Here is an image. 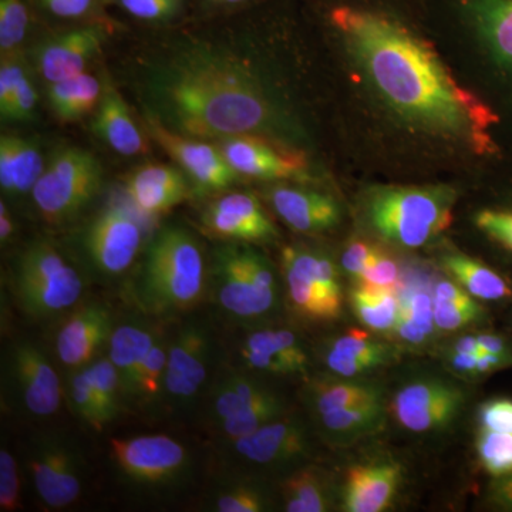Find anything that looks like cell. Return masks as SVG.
Masks as SVG:
<instances>
[{
  "mask_svg": "<svg viewBox=\"0 0 512 512\" xmlns=\"http://www.w3.org/2000/svg\"><path fill=\"white\" fill-rule=\"evenodd\" d=\"M332 20L384 99L409 117L463 140L478 153L493 150L497 116L458 84L437 53L396 20L343 6Z\"/></svg>",
  "mask_w": 512,
  "mask_h": 512,
  "instance_id": "6da1fadb",
  "label": "cell"
},
{
  "mask_svg": "<svg viewBox=\"0 0 512 512\" xmlns=\"http://www.w3.org/2000/svg\"><path fill=\"white\" fill-rule=\"evenodd\" d=\"M146 99L165 127L191 138L256 136L276 124V111L254 73L220 49H180L154 64Z\"/></svg>",
  "mask_w": 512,
  "mask_h": 512,
  "instance_id": "7a4b0ae2",
  "label": "cell"
},
{
  "mask_svg": "<svg viewBox=\"0 0 512 512\" xmlns=\"http://www.w3.org/2000/svg\"><path fill=\"white\" fill-rule=\"evenodd\" d=\"M205 289L207 269L197 239L177 225L161 228L131 288L134 301L148 315L167 318L197 306Z\"/></svg>",
  "mask_w": 512,
  "mask_h": 512,
  "instance_id": "3957f363",
  "label": "cell"
},
{
  "mask_svg": "<svg viewBox=\"0 0 512 512\" xmlns=\"http://www.w3.org/2000/svg\"><path fill=\"white\" fill-rule=\"evenodd\" d=\"M453 194L443 188H387L367 202L369 224L380 237L420 248L450 227Z\"/></svg>",
  "mask_w": 512,
  "mask_h": 512,
  "instance_id": "277c9868",
  "label": "cell"
},
{
  "mask_svg": "<svg viewBox=\"0 0 512 512\" xmlns=\"http://www.w3.org/2000/svg\"><path fill=\"white\" fill-rule=\"evenodd\" d=\"M12 292L33 319H50L73 308L84 292L82 276L52 244L36 241L16 259Z\"/></svg>",
  "mask_w": 512,
  "mask_h": 512,
  "instance_id": "5b68a950",
  "label": "cell"
},
{
  "mask_svg": "<svg viewBox=\"0 0 512 512\" xmlns=\"http://www.w3.org/2000/svg\"><path fill=\"white\" fill-rule=\"evenodd\" d=\"M212 279L218 305L234 318L258 319L278 305L279 285L274 268L255 249L237 245L218 249Z\"/></svg>",
  "mask_w": 512,
  "mask_h": 512,
  "instance_id": "8992f818",
  "label": "cell"
},
{
  "mask_svg": "<svg viewBox=\"0 0 512 512\" xmlns=\"http://www.w3.org/2000/svg\"><path fill=\"white\" fill-rule=\"evenodd\" d=\"M103 170L89 151L66 147L56 151L32 190L37 211L50 224L74 217L96 197Z\"/></svg>",
  "mask_w": 512,
  "mask_h": 512,
  "instance_id": "52a82bcc",
  "label": "cell"
},
{
  "mask_svg": "<svg viewBox=\"0 0 512 512\" xmlns=\"http://www.w3.org/2000/svg\"><path fill=\"white\" fill-rule=\"evenodd\" d=\"M286 291L295 311L303 318L332 320L342 313L343 296L338 271L328 256L301 248L282 254Z\"/></svg>",
  "mask_w": 512,
  "mask_h": 512,
  "instance_id": "ba28073f",
  "label": "cell"
},
{
  "mask_svg": "<svg viewBox=\"0 0 512 512\" xmlns=\"http://www.w3.org/2000/svg\"><path fill=\"white\" fill-rule=\"evenodd\" d=\"M466 392L443 376H419L394 393L390 412L404 430L439 433L451 427L463 412Z\"/></svg>",
  "mask_w": 512,
  "mask_h": 512,
  "instance_id": "9c48e42d",
  "label": "cell"
},
{
  "mask_svg": "<svg viewBox=\"0 0 512 512\" xmlns=\"http://www.w3.org/2000/svg\"><path fill=\"white\" fill-rule=\"evenodd\" d=\"M111 458L121 476L141 487H163L183 476L187 447L167 434H144L111 441Z\"/></svg>",
  "mask_w": 512,
  "mask_h": 512,
  "instance_id": "30bf717a",
  "label": "cell"
},
{
  "mask_svg": "<svg viewBox=\"0 0 512 512\" xmlns=\"http://www.w3.org/2000/svg\"><path fill=\"white\" fill-rule=\"evenodd\" d=\"M29 470L37 497L50 510H64L82 494V464L74 448L55 434L37 437L30 447Z\"/></svg>",
  "mask_w": 512,
  "mask_h": 512,
  "instance_id": "8fae6325",
  "label": "cell"
},
{
  "mask_svg": "<svg viewBox=\"0 0 512 512\" xmlns=\"http://www.w3.org/2000/svg\"><path fill=\"white\" fill-rule=\"evenodd\" d=\"M140 247V225L120 207L101 212L84 232L87 261L104 278H116L127 272L136 261Z\"/></svg>",
  "mask_w": 512,
  "mask_h": 512,
  "instance_id": "7c38bea8",
  "label": "cell"
},
{
  "mask_svg": "<svg viewBox=\"0 0 512 512\" xmlns=\"http://www.w3.org/2000/svg\"><path fill=\"white\" fill-rule=\"evenodd\" d=\"M147 126L151 137L201 191H224L238 180L239 174L229 165L218 146L175 133L153 116L148 117Z\"/></svg>",
  "mask_w": 512,
  "mask_h": 512,
  "instance_id": "4fadbf2b",
  "label": "cell"
},
{
  "mask_svg": "<svg viewBox=\"0 0 512 512\" xmlns=\"http://www.w3.org/2000/svg\"><path fill=\"white\" fill-rule=\"evenodd\" d=\"M9 382L23 409L50 417L62 404V384L45 353L28 340L15 343L8 355Z\"/></svg>",
  "mask_w": 512,
  "mask_h": 512,
  "instance_id": "5bb4252c",
  "label": "cell"
},
{
  "mask_svg": "<svg viewBox=\"0 0 512 512\" xmlns=\"http://www.w3.org/2000/svg\"><path fill=\"white\" fill-rule=\"evenodd\" d=\"M211 336L200 325H185L168 346L164 392L174 403H188L200 393L211 363Z\"/></svg>",
  "mask_w": 512,
  "mask_h": 512,
  "instance_id": "9a60e30c",
  "label": "cell"
},
{
  "mask_svg": "<svg viewBox=\"0 0 512 512\" xmlns=\"http://www.w3.org/2000/svg\"><path fill=\"white\" fill-rule=\"evenodd\" d=\"M217 146L239 175L286 180L301 177L308 170V161L302 153L286 150L258 136L221 138Z\"/></svg>",
  "mask_w": 512,
  "mask_h": 512,
  "instance_id": "2e32d148",
  "label": "cell"
},
{
  "mask_svg": "<svg viewBox=\"0 0 512 512\" xmlns=\"http://www.w3.org/2000/svg\"><path fill=\"white\" fill-rule=\"evenodd\" d=\"M113 330V316L106 306L96 302L80 306L57 332V357L69 369H82L93 362L104 343H109Z\"/></svg>",
  "mask_w": 512,
  "mask_h": 512,
  "instance_id": "e0dca14e",
  "label": "cell"
},
{
  "mask_svg": "<svg viewBox=\"0 0 512 512\" xmlns=\"http://www.w3.org/2000/svg\"><path fill=\"white\" fill-rule=\"evenodd\" d=\"M202 222L215 237L232 241L259 242L276 237L268 215L248 192H232L208 205Z\"/></svg>",
  "mask_w": 512,
  "mask_h": 512,
  "instance_id": "ac0fdd59",
  "label": "cell"
},
{
  "mask_svg": "<svg viewBox=\"0 0 512 512\" xmlns=\"http://www.w3.org/2000/svg\"><path fill=\"white\" fill-rule=\"evenodd\" d=\"M234 450L256 466H281L308 454V434L298 420L284 416L235 440Z\"/></svg>",
  "mask_w": 512,
  "mask_h": 512,
  "instance_id": "d6986e66",
  "label": "cell"
},
{
  "mask_svg": "<svg viewBox=\"0 0 512 512\" xmlns=\"http://www.w3.org/2000/svg\"><path fill=\"white\" fill-rule=\"evenodd\" d=\"M402 481V471L389 461L357 464L346 474L343 510L382 512L392 505Z\"/></svg>",
  "mask_w": 512,
  "mask_h": 512,
  "instance_id": "ffe728a7",
  "label": "cell"
},
{
  "mask_svg": "<svg viewBox=\"0 0 512 512\" xmlns=\"http://www.w3.org/2000/svg\"><path fill=\"white\" fill-rule=\"evenodd\" d=\"M103 33L96 28L73 30L47 40L36 52V66L47 82L56 83L84 73L99 52Z\"/></svg>",
  "mask_w": 512,
  "mask_h": 512,
  "instance_id": "44dd1931",
  "label": "cell"
},
{
  "mask_svg": "<svg viewBox=\"0 0 512 512\" xmlns=\"http://www.w3.org/2000/svg\"><path fill=\"white\" fill-rule=\"evenodd\" d=\"M269 201L286 225L299 232L328 231L340 221L338 202L320 192L293 187H275Z\"/></svg>",
  "mask_w": 512,
  "mask_h": 512,
  "instance_id": "7402d4cb",
  "label": "cell"
},
{
  "mask_svg": "<svg viewBox=\"0 0 512 512\" xmlns=\"http://www.w3.org/2000/svg\"><path fill=\"white\" fill-rule=\"evenodd\" d=\"M126 192L138 210L156 215L181 204L190 187L183 171L170 165L151 164L128 177Z\"/></svg>",
  "mask_w": 512,
  "mask_h": 512,
  "instance_id": "603a6c76",
  "label": "cell"
},
{
  "mask_svg": "<svg viewBox=\"0 0 512 512\" xmlns=\"http://www.w3.org/2000/svg\"><path fill=\"white\" fill-rule=\"evenodd\" d=\"M93 127L114 151L123 156H140L150 148L126 101L109 82L104 84Z\"/></svg>",
  "mask_w": 512,
  "mask_h": 512,
  "instance_id": "cb8c5ba5",
  "label": "cell"
},
{
  "mask_svg": "<svg viewBox=\"0 0 512 512\" xmlns=\"http://www.w3.org/2000/svg\"><path fill=\"white\" fill-rule=\"evenodd\" d=\"M323 359L330 372L348 379L387 365L394 359V352L363 330H349L329 343Z\"/></svg>",
  "mask_w": 512,
  "mask_h": 512,
  "instance_id": "d4e9b609",
  "label": "cell"
},
{
  "mask_svg": "<svg viewBox=\"0 0 512 512\" xmlns=\"http://www.w3.org/2000/svg\"><path fill=\"white\" fill-rule=\"evenodd\" d=\"M160 333L140 322H127L114 328L109 339V357L119 372L126 397H134L138 370Z\"/></svg>",
  "mask_w": 512,
  "mask_h": 512,
  "instance_id": "484cf974",
  "label": "cell"
},
{
  "mask_svg": "<svg viewBox=\"0 0 512 512\" xmlns=\"http://www.w3.org/2000/svg\"><path fill=\"white\" fill-rule=\"evenodd\" d=\"M45 171L42 154L35 144L13 136L0 140V184L9 194L33 190Z\"/></svg>",
  "mask_w": 512,
  "mask_h": 512,
  "instance_id": "4316f807",
  "label": "cell"
},
{
  "mask_svg": "<svg viewBox=\"0 0 512 512\" xmlns=\"http://www.w3.org/2000/svg\"><path fill=\"white\" fill-rule=\"evenodd\" d=\"M478 32L497 57L512 72V0H464Z\"/></svg>",
  "mask_w": 512,
  "mask_h": 512,
  "instance_id": "83f0119b",
  "label": "cell"
},
{
  "mask_svg": "<svg viewBox=\"0 0 512 512\" xmlns=\"http://www.w3.org/2000/svg\"><path fill=\"white\" fill-rule=\"evenodd\" d=\"M387 407L382 399L355 404L345 409L320 414L319 423L326 436L338 443H349L382 430Z\"/></svg>",
  "mask_w": 512,
  "mask_h": 512,
  "instance_id": "f1b7e54d",
  "label": "cell"
},
{
  "mask_svg": "<svg viewBox=\"0 0 512 512\" xmlns=\"http://www.w3.org/2000/svg\"><path fill=\"white\" fill-rule=\"evenodd\" d=\"M443 268L474 298L481 301H501L511 296L510 286L497 272L466 255L444 256Z\"/></svg>",
  "mask_w": 512,
  "mask_h": 512,
  "instance_id": "f546056e",
  "label": "cell"
},
{
  "mask_svg": "<svg viewBox=\"0 0 512 512\" xmlns=\"http://www.w3.org/2000/svg\"><path fill=\"white\" fill-rule=\"evenodd\" d=\"M103 87L90 74L82 73L63 82L50 83L47 89L50 106L60 119L76 120L96 109Z\"/></svg>",
  "mask_w": 512,
  "mask_h": 512,
  "instance_id": "4dcf8cb0",
  "label": "cell"
},
{
  "mask_svg": "<svg viewBox=\"0 0 512 512\" xmlns=\"http://www.w3.org/2000/svg\"><path fill=\"white\" fill-rule=\"evenodd\" d=\"M308 397L313 412L316 416H320L333 410L382 399L383 393L372 383L322 379L312 383Z\"/></svg>",
  "mask_w": 512,
  "mask_h": 512,
  "instance_id": "1f68e13d",
  "label": "cell"
},
{
  "mask_svg": "<svg viewBox=\"0 0 512 512\" xmlns=\"http://www.w3.org/2000/svg\"><path fill=\"white\" fill-rule=\"evenodd\" d=\"M353 312L367 328L376 332H389L396 328L400 316V303L394 289L357 285L350 293Z\"/></svg>",
  "mask_w": 512,
  "mask_h": 512,
  "instance_id": "d6a6232c",
  "label": "cell"
},
{
  "mask_svg": "<svg viewBox=\"0 0 512 512\" xmlns=\"http://www.w3.org/2000/svg\"><path fill=\"white\" fill-rule=\"evenodd\" d=\"M285 510L289 512H323L329 510L330 495L325 477L315 468L292 474L282 488Z\"/></svg>",
  "mask_w": 512,
  "mask_h": 512,
  "instance_id": "836d02e7",
  "label": "cell"
},
{
  "mask_svg": "<svg viewBox=\"0 0 512 512\" xmlns=\"http://www.w3.org/2000/svg\"><path fill=\"white\" fill-rule=\"evenodd\" d=\"M285 406L275 393L269 392L265 396L245 407L237 416L218 423L221 433L232 441L249 436L261 429L265 424L284 417Z\"/></svg>",
  "mask_w": 512,
  "mask_h": 512,
  "instance_id": "e575fe53",
  "label": "cell"
},
{
  "mask_svg": "<svg viewBox=\"0 0 512 512\" xmlns=\"http://www.w3.org/2000/svg\"><path fill=\"white\" fill-rule=\"evenodd\" d=\"M83 369L90 386L93 387L94 393L99 399L104 417H106L107 423H110L119 414L121 396H124L119 372L110 357L93 360Z\"/></svg>",
  "mask_w": 512,
  "mask_h": 512,
  "instance_id": "d590c367",
  "label": "cell"
},
{
  "mask_svg": "<svg viewBox=\"0 0 512 512\" xmlns=\"http://www.w3.org/2000/svg\"><path fill=\"white\" fill-rule=\"evenodd\" d=\"M168 346L170 340L163 335L147 353L140 370H138L136 390L133 399L141 402H154L164 392L165 369H167Z\"/></svg>",
  "mask_w": 512,
  "mask_h": 512,
  "instance_id": "8d00e7d4",
  "label": "cell"
},
{
  "mask_svg": "<svg viewBox=\"0 0 512 512\" xmlns=\"http://www.w3.org/2000/svg\"><path fill=\"white\" fill-rule=\"evenodd\" d=\"M477 454L481 466L491 476L512 474V433L481 429L477 437Z\"/></svg>",
  "mask_w": 512,
  "mask_h": 512,
  "instance_id": "74e56055",
  "label": "cell"
},
{
  "mask_svg": "<svg viewBox=\"0 0 512 512\" xmlns=\"http://www.w3.org/2000/svg\"><path fill=\"white\" fill-rule=\"evenodd\" d=\"M245 345L275 350L286 362L295 369L296 373H303L308 367L309 359L301 342L295 333L285 329H265L249 335Z\"/></svg>",
  "mask_w": 512,
  "mask_h": 512,
  "instance_id": "f35d334b",
  "label": "cell"
},
{
  "mask_svg": "<svg viewBox=\"0 0 512 512\" xmlns=\"http://www.w3.org/2000/svg\"><path fill=\"white\" fill-rule=\"evenodd\" d=\"M69 394L77 416L84 423L89 424L96 430H101L106 426L107 420L104 417L103 410H101L99 399H97L93 387L90 386L83 367L82 369L72 370V375L69 377Z\"/></svg>",
  "mask_w": 512,
  "mask_h": 512,
  "instance_id": "ab89813d",
  "label": "cell"
},
{
  "mask_svg": "<svg viewBox=\"0 0 512 512\" xmlns=\"http://www.w3.org/2000/svg\"><path fill=\"white\" fill-rule=\"evenodd\" d=\"M481 316H483V308L474 302L473 296L458 299V301H434L436 328L447 330V332L477 322Z\"/></svg>",
  "mask_w": 512,
  "mask_h": 512,
  "instance_id": "60d3db41",
  "label": "cell"
},
{
  "mask_svg": "<svg viewBox=\"0 0 512 512\" xmlns=\"http://www.w3.org/2000/svg\"><path fill=\"white\" fill-rule=\"evenodd\" d=\"M214 510L220 512H261L268 510L266 495L248 484L229 485L215 497Z\"/></svg>",
  "mask_w": 512,
  "mask_h": 512,
  "instance_id": "b9f144b4",
  "label": "cell"
},
{
  "mask_svg": "<svg viewBox=\"0 0 512 512\" xmlns=\"http://www.w3.org/2000/svg\"><path fill=\"white\" fill-rule=\"evenodd\" d=\"M28 29V10L22 0H0V47L10 52L22 43Z\"/></svg>",
  "mask_w": 512,
  "mask_h": 512,
  "instance_id": "7bdbcfd3",
  "label": "cell"
},
{
  "mask_svg": "<svg viewBox=\"0 0 512 512\" xmlns=\"http://www.w3.org/2000/svg\"><path fill=\"white\" fill-rule=\"evenodd\" d=\"M22 507L18 464L9 450H0V510L18 511Z\"/></svg>",
  "mask_w": 512,
  "mask_h": 512,
  "instance_id": "ee69618b",
  "label": "cell"
},
{
  "mask_svg": "<svg viewBox=\"0 0 512 512\" xmlns=\"http://www.w3.org/2000/svg\"><path fill=\"white\" fill-rule=\"evenodd\" d=\"M356 281L357 285L394 289L400 281V266L390 256L379 251L376 258L366 266L365 271Z\"/></svg>",
  "mask_w": 512,
  "mask_h": 512,
  "instance_id": "f6af8a7d",
  "label": "cell"
},
{
  "mask_svg": "<svg viewBox=\"0 0 512 512\" xmlns=\"http://www.w3.org/2000/svg\"><path fill=\"white\" fill-rule=\"evenodd\" d=\"M400 313L412 320L413 325L419 328L424 335L430 336L436 328L434 322V301L426 292H414L406 303H402Z\"/></svg>",
  "mask_w": 512,
  "mask_h": 512,
  "instance_id": "bcb514c9",
  "label": "cell"
},
{
  "mask_svg": "<svg viewBox=\"0 0 512 512\" xmlns=\"http://www.w3.org/2000/svg\"><path fill=\"white\" fill-rule=\"evenodd\" d=\"M241 357L252 369L269 375H295V369L278 353L268 349L252 348L244 345L241 348Z\"/></svg>",
  "mask_w": 512,
  "mask_h": 512,
  "instance_id": "7dc6e473",
  "label": "cell"
},
{
  "mask_svg": "<svg viewBox=\"0 0 512 512\" xmlns=\"http://www.w3.org/2000/svg\"><path fill=\"white\" fill-rule=\"evenodd\" d=\"M481 429L512 433V400L493 399L478 410Z\"/></svg>",
  "mask_w": 512,
  "mask_h": 512,
  "instance_id": "c3c4849f",
  "label": "cell"
},
{
  "mask_svg": "<svg viewBox=\"0 0 512 512\" xmlns=\"http://www.w3.org/2000/svg\"><path fill=\"white\" fill-rule=\"evenodd\" d=\"M25 66L18 55H6L0 67V113L6 110L13 96L18 92L20 83L26 79Z\"/></svg>",
  "mask_w": 512,
  "mask_h": 512,
  "instance_id": "681fc988",
  "label": "cell"
},
{
  "mask_svg": "<svg viewBox=\"0 0 512 512\" xmlns=\"http://www.w3.org/2000/svg\"><path fill=\"white\" fill-rule=\"evenodd\" d=\"M476 224L488 237L512 251V211H481Z\"/></svg>",
  "mask_w": 512,
  "mask_h": 512,
  "instance_id": "f907efd6",
  "label": "cell"
},
{
  "mask_svg": "<svg viewBox=\"0 0 512 512\" xmlns=\"http://www.w3.org/2000/svg\"><path fill=\"white\" fill-rule=\"evenodd\" d=\"M37 103V93L35 86L30 82L29 77H26L20 83L18 92L13 96L9 106L5 111H2V117L5 120L13 121H26L32 119L35 113Z\"/></svg>",
  "mask_w": 512,
  "mask_h": 512,
  "instance_id": "816d5d0a",
  "label": "cell"
},
{
  "mask_svg": "<svg viewBox=\"0 0 512 512\" xmlns=\"http://www.w3.org/2000/svg\"><path fill=\"white\" fill-rule=\"evenodd\" d=\"M121 6L140 19L157 20L173 16L180 0H120Z\"/></svg>",
  "mask_w": 512,
  "mask_h": 512,
  "instance_id": "f5cc1de1",
  "label": "cell"
},
{
  "mask_svg": "<svg viewBox=\"0 0 512 512\" xmlns=\"http://www.w3.org/2000/svg\"><path fill=\"white\" fill-rule=\"evenodd\" d=\"M380 249L367 244L365 241H355L346 248L342 256V266L346 274L359 278L366 266L376 258Z\"/></svg>",
  "mask_w": 512,
  "mask_h": 512,
  "instance_id": "db71d44e",
  "label": "cell"
},
{
  "mask_svg": "<svg viewBox=\"0 0 512 512\" xmlns=\"http://www.w3.org/2000/svg\"><path fill=\"white\" fill-rule=\"evenodd\" d=\"M50 12L62 18H77L89 9L92 0H43Z\"/></svg>",
  "mask_w": 512,
  "mask_h": 512,
  "instance_id": "11a10c76",
  "label": "cell"
},
{
  "mask_svg": "<svg viewBox=\"0 0 512 512\" xmlns=\"http://www.w3.org/2000/svg\"><path fill=\"white\" fill-rule=\"evenodd\" d=\"M480 355V353H478ZM478 355H470V353L451 352L448 356V362L453 367L454 372L464 376L477 375Z\"/></svg>",
  "mask_w": 512,
  "mask_h": 512,
  "instance_id": "9f6ffc18",
  "label": "cell"
},
{
  "mask_svg": "<svg viewBox=\"0 0 512 512\" xmlns=\"http://www.w3.org/2000/svg\"><path fill=\"white\" fill-rule=\"evenodd\" d=\"M491 500L498 507L512 510V474L511 476L498 478L491 491Z\"/></svg>",
  "mask_w": 512,
  "mask_h": 512,
  "instance_id": "6f0895ef",
  "label": "cell"
},
{
  "mask_svg": "<svg viewBox=\"0 0 512 512\" xmlns=\"http://www.w3.org/2000/svg\"><path fill=\"white\" fill-rule=\"evenodd\" d=\"M394 329H396L397 335L400 338L406 340V342L413 343V345H420V343L429 338V336L424 335L419 328L413 325L412 320L407 319L402 313H400L399 320H397V325Z\"/></svg>",
  "mask_w": 512,
  "mask_h": 512,
  "instance_id": "680465c9",
  "label": "cell"
},
{
  "mask_svg": "<svg viewBox=\"0 0 512 512\" xmlns=\"http://www.w3.org/2000/svg\"><path fill=\"white\" fill-rule=\"evenodd\" d=\"M478 345H480L483 352L494 353V355H500L508 357L510 359V352H508L507 343L500 336L491 335V333H483L478 335Z\"/></svg>",
  "mask_w": 512,
  "mask_h": 512,
  "instance_id": "91938a15",
  "label": "cell"
},
{
  "mask_svg": "<svg viewBox=\"0 0 512 512\" xmlns=\"http://www.w3.org/2000/svg\"><path fill=\"white\" fill-rule=\"evenodd\" d=\"M13 232H15V227H13L12 217H10L5 202L2 201L0 202V239H2V244L12 238Z\"/></svg>",
  "mask_w": 512,
  "mask_h": 512,
  "instance_id": "94428289",
  "label": "cell"
},
{
  "mask_svg": "<svg viewBox=\"0 0 512 512\" xmlns=\"http://www.w3.org/2000/svg\"><path fill=\"white\" fill-rule=\"evenodd\" d=\"M454 352L458 353H470V355H478L481 353L480 345H478L477 336H463L454 343Z\"/></svg>",
  "mask_w": 512,
  "mask_h": 512,
  "instance_id": "6125c7cd",
  "label": "cell"
},
{
  "mask_svg": "<svg viewBox=\"0 0 512 512\" xmlns=\"http://www.w3.org/2000/svg\"><path fill=\"white\" fill-rule=\"evenodd\" d=\"M225 2L238 3V2H242V0H225Z\"/></svg>",
  "mask_w": 512,
  "mask_h": 512,
  "instance_id": "be15d7a7",
  "label": "cell"
}]
</instances>
